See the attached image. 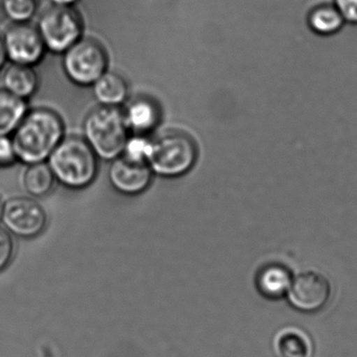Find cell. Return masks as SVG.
Instances as JSON below:
<instances>
[{"instance_id": "6da1fadb", "label": "cell", "mask_w": 357, "mask_h": 357, "mask_svg": "<svg viewBox=\"0 0 357 357\" xmlns=\"http://www.w3.org/2000/svg\"><path fill=\"white\" fill-rule=\"evenodd\" d=\"M64 138L62 119L50 109L29 111L13 133L16 158L27 165L44 162Z\"/></svg>"}, {"instance_id": "7a4b0ae2", "label": "cell", "mask_w": 357, "mask_h": 357, "mask_svg": "<svg viewBox=\"0 0 357 357\" xmlns=\"http://www.w3.org/2000/svg\"><path fill=\"white\" fill-rule=\"evenodd\" d=\"M98 156L84 138H63L48 157L54 178L67 188L82 189L98 174Z\"/></svg>"}, {"instance_id": "3957f363", "label": "cell", "mask_w": 357, "mask_h": 357, "mask_svg": "<svg viewBox=\"0 0 357 357\" xmlns=\"http://www.w3.org/2000/svg\"><path fill=\"white\" fill-rule=\"evenodd\" d=\"M84 139L98 158L112 161L123 154L129 138L125 113L119 107L100 106L94 109L84 121Z\"/></svg>"}, {"instance_id": "277c9868", "label": "cell", "mask_w": 357, "mask_h": 357, "mask_svg": "<svg viewBox=\"0 0 357 357\" xmlns=\"http://www.w3.org/2000/svg\"><path fill=\"white\" fill-rule=\"evenodd\" d=\"M198 157L194 139L184 132L170 131L152 142L148 165L155 175L177 178L191 171Z\"/></svg>"}, {"instance_id": "5b68a950", "label": "cell", "mask_w": 357, "mask_h": 357, "mask_svg": "<svg viewBox=\"0 0 357 357\" xmlns=\"http://www.w3.org/2000/svg\"><path fill=\"white\" fill-rule=\"evenodd\" d=\"M107 66L106 50L94 39H80L64 52L65 73L77 85H94L106 73Z\"/></svg>"}, {"instance_id": "8992f818", "label": "cell", "mask_w": 357, "mask_h": 357, "mask_svg": "<svg viewBox=\"0 0 357 357\" xmlns=\"http://www.w3.org/2000/svg\"><path fill=\"white\" fill-rule=\"evenodd\" d=\"M37 29L45 47L61 54L79 41L83 24L71 6H54L42 14Z\"/></svg>"}, {"instance_id": "52a82bcc", "label": "cell", "mask_w": 357, "mask_h": 357, "mask_svg": "<svg viewBox=\"0 0 357 357\" xmlns=\"http://www.w3.org/2000/svg\"><path fill=\"white\" fill-rule=\"evenodd\" d=\"M2 222L8 232L33 238L44 230L48 222L43 208L29 197H18L4 203Z\"/></svg>"}, {"instance_id": "ba28073f", "label": "cell", "mask_w": 357, "mask_h": 357, "mask_svg": "<svg viewBox=\"0 0 357 357\" xmlns=\"http://www.w3.org/2000/svg\"><path fill=\"white\" fill-rule=\"evenodd\" d=\"M331 293L333 289L326 277L316 272H305L293 279L287 298L296 310L314 314L327 305Z\"/></svg>"}, {"instance_id": "9c48e42d", "label": "cell", "mask_w": 357, "mask_h": 357, "mask_svg": "<svg viewBox=\"0 0 357 357\" xmlns=\"http://www.w3.org/2000/svg\"><path fill=\"white\" fill-rule=\"evenodd\" d=\"M3 41L6 56L14 64L33 66L43 58L46 47L39 31L25 22L10 27Z\"/></svg>"}, {"instance_id": "30bf717a", "label": "cell", "mask_w": 357, "mask_h": 357, "mask_svg": "<svg viewBox=\"0 0 357 357\" xmlns=\"http://www.w3.org/2000/svg\"><path fill=\"white\" fill-rule=\"evenodd\" d=\"M152 175L148 163L131 160L123 155L113 159L108 172L113 188L126 195H140L146 190Z\"/></svg>"}, {"instance_id": "8fae6325", "label": "cell", "mask_w": 357, "mask_h": 357, "mask_svg": "<svg viewBox=\"0 0 357 357\" xmlns=\"http://www.w3.org/2000/svg\"><path fill=\"white\" fill-rule=\"evenodd\" d=\"M124 113L129 131L140 135L152 132L161 121V111L156 102L147 98L133 100Z\"/></svg>"}, {"instance_id": "7c38bea8", "label": "cell", "mask_w": 357, "mask_h": 357, "mask_svg": "<svg viewBox=\"0 0 357 357\" xmlns=\"http://www.w3.org/2000/svg\"><path fill=\"white\" fill-rule=\"evenodd\" d=\"M293 277L291 271L282 264H272L262 268L256 284L262 296L268 299H280L289 293Z\"/></svg>"}, {"instance_id": "4fadbf2b", "label": "cell", "mask_w": 357, "mask_h": 357, "mask_svg": "<svg viewBox=\"0 0 357 357\" xmlns=\"http://www.w3.org/2000/svg\"><path fill=\"white\" fill-rule=\"evenodd\" d=\"M306 20L310 31L321 37L337 35L346 24L345 19L333 2L314 6L308 12Z\"/></svg>"}, {"instance_id": "5bb4252c", "label": "cell", "mask_w": 357, "mask_h": 357, "mask_svg": "<svg viewBox=\"0 0 357 357\" xmlns=\"http://www.w3.org/2000/svg\"><path fill=\"white\" fill-rule=\"evenodd\" d=\"M94 96L101 106L119 107L127 100V82L115 73H105L92 85Z\"/></svg>"}, {"instance_id": "9a60e30c", "label": "cell", "mask_w": 357, "mask_h": 357, "mask_svg": "<svg viewBox=\"0 0 357 357\" xmlns=\"http://www.w3.org/2000/svg\"><path fill=\"white\" fill-rule=\"evenodd\" d=\"M4 89L18 98H31L39 85V79L33 67L14 64L4 73Z\"/></svg>"}, {"instance_id": "2e32d148", "label": "cell", "mask_w": 357, "mask_h": 357, "mask_svg": "<svg viewBox=\"0 0 357 357\" xmlns=\"http://www.w3.org/2000/svg\"><path fill=\"white\" fill-rule=\"evenodd\" d=\"M27 113L25 100L6 89H0V135L14 133Z\"/></svg>"}, {"instance_id": "e0dca14e", "label": "cell", "mask_w": 357, "mask_h": 357, "mask_svg": "<svg viewBox=\"0 0 357 357\" xmlns=\"http://www.w3.org/2000/svg\"><path fill=\"white\" fill-rule=\"evenodd\" d=\"M54 180L56 178L50 165L44 161L29 165L23 178V184L29 195L44 197L52 191Z\"/></svg>"}, {"instance_id": "ac0fdd59", "label": "cell", "mask_w": 357, "mask_h": 357, "mask_svg": "<svg viewBox=\"0 0 357 357\" xmlns=\"http://www.w3.org/2000/svg\"><path fill=\"white\" fill-rule=\"evenodd\" d=\"M277 349L282 357H308L310 352L307 340L296 331L281 335L277 341Z\"/></svg>"}, {"instance_id": "d6986e66", "label": "cell", "mask_w": 357, "mask_h": 357, "mask_svg": "<svg viewBox=\"0 0 357 357\" xmlns=\"http://www.w3.org/2000/svg\"><path fill=\"white\" fill-rule=\"evenodd\" d=\"M151 150H152V142L149 140L146 135L136 134V135L129 136L122 155L131 160L148 163Z\"/></svg>"}, {"instance_id": "ffe728a7", "label": "cell", "mask_w": 357, "mask_h": 357, "mask_svg": "<svg viewBox=\"0 0 357 357\" xmlns=\"http://www.w3.org/2000/svg\"><path fill=\"white\" fill-rule=\"evenodd\" d=\"M36 0H4L3 8L6 16L17 23H24L36 12Z\"/></svg>"}, {"instance_id": "44dd1931", "label": "cell", "mask_w": 357, "mask_h": 357, "mask_svg": "<svg viewBox=\"0 0 357 357\" xmlns=\"http://www.w3.org/2000/svg\"><path fill=\"white\" fill-rule=\"evenodd\" d=\"M14 254V243L6 229L0 227V272L6 268Z\"/></svg>"}, {"instance_id": "7402d4cb", "label": "cell", "mask_w": 357, "mask_h": 357, "mask_svg": "<svg viewBox=\"0 0 357 357\" xmlns=\"http://www.w3.org/2000/svg\"><path fill=\"white\" fill-rule=\"evenodd\" d=\"M346 23L357 25V0H333Z\"/></svg>"}, {"instance_id": "603a6c76", "label": "cell", "mask_w": 357, "mask_h": 357, "mask_svg": "<svg viewBox=\"0 0 357 357\" xmlns=\"http://www.w3.org/2000/svg\"><path fill=\"white\" fill-rule=\"evenodd\" d=\"M16 159L12 139L8 136L0 135V167L12 165Z\"/></svg>"}, {"instance_id": "cb8c5ba5", "label": "cell", "mask_w": 357, "mask_h": 357, "mask_svg": "<svg viewBox=\"0 0 357 357\" xmlns=\"http://www.w3.org/2000/svg\"><path fill=\"white\" fill-rule=\"evenodd\" d=\"M8 56H6V46H4L3 38L0 36V69L3 66Z\"/></svg>"}, {"instance_id": "d4e9b609", "label": "cell", "mask_w": 357, "mask_h": 357, "mask_svg": "<svg viewBox=\"0 0 357 357\" xmlns=\"http://www.w3.org/2000/svg\"><path fill=\"white\" fill-rule=\"evenodd\" d=\"M78 0H52L56 6H71L73 4H75Z\"/></svg>"}, {"instance_id": "484cf974", "label": "cell", "mask_w": 357, "mask_h": 357, "mask_svg": "<svg viewBox=\"0 0 357 357\" xmlns=\"http://www.w3.org/2000/svg\"><path fill=\"white\" fill-rule=\"evenodd\" d=\"M3 206H4V203H3V202H2L1 197H0V220H1L2 212H3Z\"/></svg>"}]
</instances>
